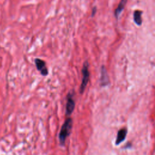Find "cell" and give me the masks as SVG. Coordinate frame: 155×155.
Wrapping results in <instances>:
<instances>
[{"label": "cell", "instance_id": "cell-1", "mask_svg": "<svg viewBox=\"0 0 155 155\" xmlns=\"http://www.w3.org/2000/svg\"><path fill=\"white\" fill-rule=\"evenodd\" d=\"M72 125L73 120L70 117L67 118L62 125L59 134V143L62 146L64 145L67 138L70 134L71 130L72 129Z\"/></svg>", "mask_w": 155, "mask_h": 155}, {"label": "cell", "instance_id": "cell-2", "mask_svg": "<svg viewBox=\"0 0 155 155\" xmlns=\"http://www.w3.org/2000/svg\"><path fill=\"white\" fill-rule=\"evenodd\" d=\"M89 64L87 61H85L84 64L82 68V82L80 85L79 88V93L81 94H82L87 87V85L88 84V82L89 81V78H90V72L88 70Z\"/></svg>", "mask_w": 155, "mask_h": 155}, {"label": "cell", "instance_id": "cell-3", "mask_svg": "<svg viewBox=\"0 0 155 155\" xmlns=\"http://www.w3.org/2000/svg\"><path fill=\"white\" fill-rule=\"evenodd\" d=\"M75 102L73 96L71 93L69 92L67 96V102L65 106V115L67 116H70L74 110Z\"/></svg>", "mask_w": 155, "mask_h": 155}, {"label": "cell", "instance_id": "cell-4", "mask_svg": "<svg viewBox=\"0 0 155 155\" xmlns=\"http://www.w3.org/2000/svg\"><path fill=\"white\" fill-rule=\"evenodd\" d=\"M35 63L37 70L43 76H46L48 75V71L46 65V63L44 61L39 58H36L35 59Z\"/></svg>", "mask_w": 155, "mask_h": 155}, {"label": "cell", "instance_id": "cell-5", "mask_svg": "<svg viewBox=\"0 0 155 155\" xmlns=\"http://www.w3.org/2000/svg\"><path fill=\"white\" fill-rule=\"evenodd\" d=\"M109 84V78L107 74V70L104 66H102L101 68V77L100 84L101 86L104 87Z\"/></svg>", "mask_w": 155, "mask_h": 155}, {"label": "cell", "instance_id": "cell-6", "mask_svg": "<svg viewBox=\"0 0 155 155\" xmlns=\"http://www.w3.org/2000/svg\"><path fill=\"white\" fill-rule=\"evenodd\" d=\"M127 133V130L125 128H122L119 130V131L117 132V137L116 139V142H115L116 145H118L119 144H120L122 142H123L125 139Z\"/></svg>", "mask_w": 155, "mask_h": 155}, {"label": "cell", "instance_id": "cell-7", "mask_svg": "<svg viewBox=\"0 0 155 155\" xmlns=\"http://www.w3.org/2000/svg\"><path fill=\"white\" fill-rule=\"evenodd\" d=\"M127 2V0H121L120 2H119V5H117V7L116 8L115 11H114V16L116 17V18H118L120 14L122 13V10H124L125 5H126Z\"/></svg>", "mask_w": 155, "mask_h": 155}, {"label": "cell", "instance_id": "cell-8", "mask_svg": "<svg viewBox=\"0 0 155 155\" xmlns=\"http://www.w3.org/2000/svg\"><path fill=\"white\" fill-rule=\"evenodd\" d=\"M142 12L139 10H136L133 14V19L134 22L137 25H140L142 24Z\"/></svg>", "mask_w": 155, "mask_h": 155}, {"label": "cell", "instance_id": "cell-9", "mask_svg": "<svg viewBox=\"0 0 155 155\" xmlns=\"http://www.w3.org/2000/svg\"><path fill=\"white\" fill-rule=\"evenodd\" d=\"M96 12V7H94L93 8V9H92V13H91V16H92V17L94 16V15H95Z\"/></svg>", "mask_w": 155, "mask_h": 155}]
</instances>
